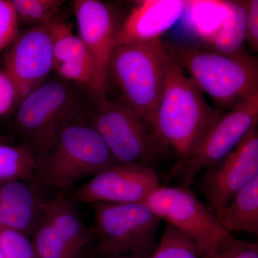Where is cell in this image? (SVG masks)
Masks as SVG:
<instances>
[{
    "label": "cell",
    "instance_id": "cell-9",
    "mask_svg": "<svg viewBox=\"0 0 258 258\" xmlns=\"http://www.w3.org/2000/svg\"><path fill=\"white\" fill-rule=\"evenodd\" d=\"M144 203L161 220L189 236L199 256L215 248L230 234L213 210L205 206L188 186H161Z\"/></svg>",
    "mask_w": 258,
    "mask_h": 258
},
{
    "label": "cell",
    "instance_id": "cell-25",
    "mask_svg": "<svg viewBox=\"0 0 258 258\" xmlns=\"http://www.w3.org/2000/svg\"><path fill=\"white\" fill-rule=\"evenodd\" d=\"M0 247L5 258H37L30 237L14 229L0 227Z\"/></svg>",
    "mask_w": 258,
    "mask_h": 258
},
{
    "label": "cell",
    "instance_id": "cell-16",
    "mask_svg": "<svg viewBox=\"0 0 258 258\" xmlns=\"http://www.w3.org/2000/svg\"><path fill=\"white\" fill-rule=\"evenodd\" d=\"M216 217L229 233L244 231L257 236L258 176L236 194Z\"/></svg>",
    "mask_w": 258,
    "mask_h": 258
},
{
    "label": "cell",
    "instance_id": "cell-7",
    "mask_svg": "<svg viewBox=\"0 0 258 258\" xmlns=\"http://www.w3.org/2000/svg\"><path fill=\"white\" fill-rule=\"evenodd\" d=\"M101 256L150 258L161 219L145 203L91 204Z\"/></svg>",
    "mask_w": 258,
    "mask_h": 258
},
{
    "label": "cell",
    "instance_id": "cell-34",
    "mask_svg": "<svg viewBox=\"0 0 258 258\" xmlns=\"http://www.w3.org/2000/svg\"><path fill=\"white\" fill-rule=\"evenodd\" d=\"M80 258H81V257H80Z\"/></svg>",
    "mask_w": 258,
    "mask_h": 258
},
{
    "label": "cell",
    "instance_id": "cell-4",
    "mask_svg": "<svg viewBox=\"0 0 258 258\" xmlns=\"http://www.w3.org/2000/svg\"><path fill=\"white\" fill-rule=\"evenodd\" d=\"M88 117L116 164L150 168L174 157L150 123L123 98L105 100L88 109Z\"/></svg>",
    "mask_w": 258,
    "mask_h": 258
},
{
    "label": "cell",
    "instance_id": "cell-15",
    "mask_svg": "<svg viewBox=\"0 0 258 258\" xmlns=\"http://www.w3.org/2000/svg\"><path fill=\"white\" fill-rule=\"evenodd\" d=\"M42 213L55 227L71 256L81 257L94 233L85 225L74 200L64 191H60L55 198L47 200Z\"/></svg>",
    "mask_w": 258,
    "mask_h": 258
},
{
    "label": "cell",
    "instance_id": "cell-17",
    "mask_svg": "<svg viewBox=\"0 0 258 258\" xmlns=\"http://www.w3.org/2000/svg\"><path fill=\"white\" fill-rule=\"evenodd\" d=\"M228 10L229 1H186L182 18L188 30L210 45L225 23Z\"/></svg>",
    "mask_w": 258,
    "mask_h": 258
},
{
    "label": "cell",
    "instance_id": "cell-6",
    "mask_svg": "<svg viewBox=\"0 0 258 258\" xmlns=\"http://www.w3.org/2000/svg\"><path fill=\"white\" fill-rule=\"evenodd\" d=\"M169 61L161 38L122 45L112 53L109 74L123 99L150 125L164 91Z\"/></svg>",
    "mask_w": 258,
    "mask_h": 258
},
{
    "label": "cell",
    "instance_id": "cell-2",
    "mask_svg": "<svg viewBox=\"0 0 258 258\" xmlns=\"http://www.w3.org/2000/svg\"><path fill=\"white\" fill-rule=\"evenodd\" d=\"M35 160L39 184L60 191L116 164L88 114L62 125Z\"/></svg>",
    "mask_w": 258,
    "mask_h": 258
},
{
    "label": "cell",
    "instance_id": "cell-10",
    "mask_svg": "<svg viewBox=\"0 0 258 258\" xmlns=\"http://www.w3.org/2000/svg\"><path fill=\"white\" fill-rule=\"evenodd\" d=\"M54 20L19 31L4 60V71L16 87L18 107L48 80L53 70Z\"/></svg>",
    "mask_w": 258,
    "mask_h": 258
},
{
    "label": "cell",
    "instance_id": "cell-5",
    "mask_svg": "<svg viewBox=\"0 0 258 258\" xmlns=\"http://www.w3.org/2000/svg\"><path fill=\"white\" fill-rule=\"evenodd\" d=\"M16 108L15 131L35 157L49 147L62 125L88 112L82 86L59 76L47 80Z\"/></svg>",
    "mask_w": 258,
    "mask_h": 258
},
{
    "label": "cell",
    "instance_id": "cell-32",
    "mask_svg": "<svg viewBox=\"0 0 258 258\" xmlns=\"http://www.w3.org/2000/svg\"><path fill=\"white\" fill-rule=\"evenodd\" d=\"M0 258H5L3 255V252H2L1 247H0Z\"/></svg>",
    "mask_w": 258,
    "mask_h": 258
},
{
    "label": "cell",
    "instance_id": "cell-3",
    "mask_svg": "<svg viewBox=\"0 0 258 258\" xmlns=\"http://www.w3.org/2000/svg\"><path fill=\"white\" fill-rule=\"evenodd\" d=\"M164 50L211 97L219 110H230L258 94V61L255 56L228 55L215 50L164 42Z\"/></svg>",
    "mask_w": 258,
    "mask_h": 258
},
{
    "label": "cell",
    "instance_id": "cell-27",
    "mask_svg": "<svg viewBox=\"0 0 258 258\" xmlns=\"http://www.w3.org/2000/svg\"><path fill=\"white\" fill-rule=\"evenodd\" d=\"M54 71L61 79L89 88L93 79V64L91 59L69 61L55 64Z\"/></svg>",
    "mask_w": 258,
    "mask_h": 258
},
{
    "label": "cell",
    "instance_id": "cell-33",
    "mask_svg": "<svg viewBox=\"0 0 258 258\" xmlns=\"http://www.w3.org/2000/svg\"><path fill=\"white\" fill-rule=\"evenodd\" d=\"M102 257H103L104 258H121L118 257H109V256H102Z\"/></svg>",
    "mask_w": 258,
    "mask_h": 258
},
{
    "label": "cell",
    "instance_id": "cell-14",
    "mask_svg": "<svg viewBox=\"0 0 258 258\" xmlns=\"http://www.w3.org/2000/svg\"><path fill=\"white\" fill-rule=\"evenodd\" d=\"M182 0H144L132 9L117 30L114 49L137 42L161 39L184 15Z\"/></svg>",
    "mask_w": 258,
    "mask_h": 258
},
{
    "label": "cell",
    "instance_id": "cell-1",
    "mask_svg": "<svg viewBox=\"0 0 258 258\" xmlns=\"http://www.w3.org/2000/svg\"><path fill=\"white\" fill-rule=\"evenodd\" d=\"M221 113L209 106L198 85L169 59L164 91L151 125L172 151L174 164L193 154Z\"/></svg>",
    "mask_w": 258,
    "mask_h": 258
},
{
    "label": "cell",
    "instance_id": "cell-22",
    "mask_svg": "<svg viewBox=\"0 0 258 258\" xmlns=\"http://www.w3.org/2000/svg\"><path fill=\"white\" fill-rule=\"evenodd\" d=\"M54 66L69 61L91 59L82 40L73 34L69 24L54 22Z\"/></svg>",
    "mask_w": 258,
    "mask_h": 258
},
{
    "label": "cell",
    "instance_id": "cell-11",
    "mask_svg": "<svg viewBox=\"0 0 258 258\" xmlns=\"http://www.w3.org/2000/svg\"><path fill=\"white\" fill-rule=\"evenodd\" d=\"M258 176L257 125L227 156L205 169L198 187L215 215Z\"/></svg>",
    "mask_w": 258,
    "mask_h": 258
},
{
    "label": "cell",
    "instance_id": "cell-24",
    "mask_svg": "<svg viewBox=\"0 0 258 258\" xmlns=\"http://www.w3.org/2000/svg\"><path fill=\"white\" fill-rule=\"evenodd\" d=\"M43 209L32 210L0 203V227L14 229L31 237Z\"/></svg>",
    "mask_w": 258,
    "mask_h": 258
},
{
    "label": "cell",
    "instance_id": "cell-19",
    "mask_svg": "<svg viewBox=\"0 0 258 258\" xmlns=\"http://www.w3.org/2000/svg\"><path fill=\"white\" fill-rule=\"evenodd\" d=\"M35 155L23 144H0V181H28L35 176Z\"/></svg>",
    "mask_w": 258,
    "mask_h": 258
},
{
    "label": "cell",
    "instance_id": "cell-21",
    "mask_svg": "<svg viewBox=\"0 0 258 258\" xmlns=\"http://www.w3.org/2000/svg\"><path fill=\"white\" fill-rule=\"evenodd\" d=\"M47 200L35 185L27 181H0V203L42 210Z\"/></svg>",
    "mask_w": 258,
    "mask_h": 258
},
{
    "label": "cell",
    "instance_id": "cell-20",
    "mask_svg": "<svg viewBox=\"0 0 258 258\" xmlns=\"http://www.w3.org/2000/svg\"><path fill=\"white\" fill-rule=\"evenodd\" d=\"M19 28L25 29L47 25L54 21L64 1L60 0H12Z\"/></svg>",
    "mask_w": 258,
    "mask_h": 258
},
{
    "label": "cell",
    "instance_id": "cell-31",
    "mask_svg": "<svg viewBox=\"0 0 258 258\" xmlns=\"http://www.w3.org/2000/svg\"><path fill=\"white\" fill-rule=\"evenodd\" d=\"M0 144H10V139L2 133H0Z\"/></svg>",
    "mask_w": 258,
    "mask_h": 258
},
{
    "label": "cell",
    "instance_id": "cell-18",
    "mask_svg": "<svg viewBox=\"0 0 258 258\" xmlns=\"http://www.w3.org/2000/svg\"><path fill=\"white\" fill-rule=\"evenodd\" d=\"M246 39V11L241 1H229L228 14L210 46L228 55L244 53Z\"/></svg>",
    "mask_w": 258,
    "mask_h": 258
},
{
    "label": "cell",
    "instance_id": "cell-23",
    "mask_svg": "<svg viewBox=\"0 0 258 258\" xmlns=\"http://www.w3.org/2000/svg\"><path fill=\"white\" fill-rule=\"evenodd\" d=\"M150 258H200L195 242L184 232L167 225Z\"/></svg>",
    "mask_w": 258,
    "mask_h": 258
},
{
    "label": "cell",
    "instance_id": "cell-28",
    "mask_svg": "<svg viewBox=\"0 0 258 258\" xmlns=\"http://www.w3.org/2000/svg\"><path fill=\"white\" fill-rule=\"evenodd\" d=\"M19 31L18 22L11 1L0 0V50L11 45Z\"/></svg>",
    "mask_w": 258,
    "mask_h": 258
},
{
    "label": "cell",
    "instance_id": "cell-29",
    "mask_svg": "<svg viewBox=\"0 0 258 258\" xmlns=\"http://www.w3.org/2000/svg\"><path fill=\"white\" fill-rule=\"evenodd\" d=\"M246 11V39L254 52L258 51V1H241Z\"/></svg>",
    "mask_w": 258,
    "mask_h": 258
},
{
    "label": "cell",
    "instance_id": "cell-30",
    "mask_svg": "<svg viewBox=\"0 0 258 258\" xmlns=\"http://www.w3.org/2000/svg\"><path fill=\"white\" fill-rule=\"evenodd\" d=\"M18 105V94L13 79L4 70L0 71V115L7 114Z\"/></svg>",
    "mask_w": 258,
    "mask_h": 258
},
{
    "label": "cell",
    "instance_id": "cell-26",
    "mask_svg": "<svg viewBox=\"0 0 258 258\" xmlns=\"http://www.w3.org/2000/svg\"><path fill=\"white\" fill-rule=\"evenodd\" d=\"M200 258H258L257 244L238 240L228 234L215 248Z\"/></svg>",
    "mask_w": 258,
    "mask_h": 258
},
{
    "label": "cell",
    "instance_id": "cell-13",
    "mask_svg": "<svg viewBox=\"0 0 258 258\" xmlns=\"http://www.w3.org/2000/svg\"><path fill=\"white\" fill-rule=\"evenodd\" d=\"M160 186L159 174L150 168L115 164L93 176L74 197L88 205L144 203Z\"/></svg>",
    "mask_w": 258,
    "mask_h": 258
},
{
    "label": "cell",
    "instance_id": "cell-12",
    "mask_svg": "<svg viewBox=\"0 0 258 258\" xmlns=\"http://www.w3.org/2000/svg\"><path fill=\"white\" fill-rule=\"evenodd\" d=\"M74 12L82 40L93 64V79L88 88L94 103L106 100L110 60L114 50L115 28L111 8L98 0H78Z\"/></svg>",
    "mask_w": 258,
    "mask_h": 258
},
{
    "label": "cell",
    "instance_id": "cell-8",
    "mask_svg": "<svg viewBox=\"0 0 258 258\" xmlns=\"http://www.w3.org/2000/svg\"><path fill=\"white\" fill-rule=\"evenodd\" d=\"M257 121L258 94H256L227 113H221L193 154L169 168L165 181L169 182L176 179L182 186L189 187L198 173L232 152L249 131L257 126Z\"/></svg>",
    "mask_w": 258,
    "mask_h": 258
}]
</instances>
